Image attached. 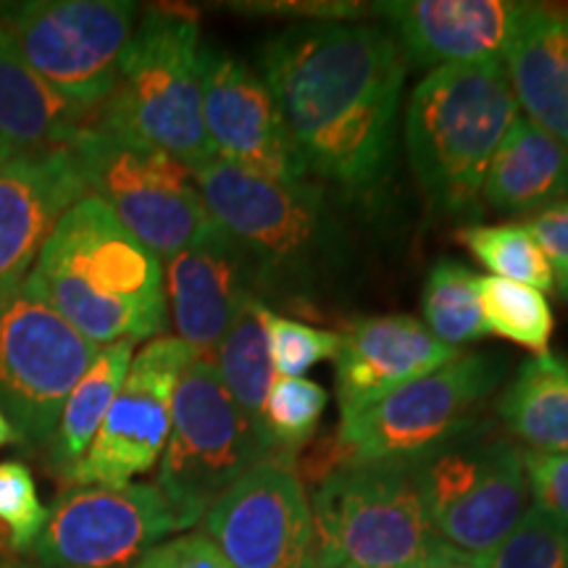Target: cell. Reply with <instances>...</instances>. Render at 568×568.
<instances>
[{"label":"cell","mask_w":568,"mask_h":568,"mask_svg":"<svg viewBox=\"0 0 568 568\" xmlns=\"http://www.w3.org/2000/svg\"><path fill=\"white\" fill-rule=\"evenodd\" d=\"M203 124L213 155L276 182L308 180L272 90L245 61L203 51Z\"/></svg>","instance_id":"16"},{"label":"cell","mask_w":568,"mask_h":568,"mask_svg":"<svg viewBox=\"0 0 568 568\" xmlns=\"http://www.w3.org/2000/svg\"><path fill=\"white\" fill-rule=\"evenodd\" d=\"M316 568H443L468 560L439 539L408 464H347L311 497Z\"/></svg>","instance_id":"6"},{"label":"cell","mask_w":568,"mask_h":568,"mask_svg":"<svg viewBox=\"0 0 568 568\" xmlns=\"http://www.w3.org/2000/svg\"><path fill=\"white\" fill-rule=\"evenodd\" d=\"M172 531L155 485L74 487L48 508L32 556L42 568H130Z\"/></svg>","instance_id":"15"},{"label":"cell","mask_w":568,"mask_h":568,"mask_svg":"<svg viewBox=\"0 0 568 568\" xmlns=\"http://www.w3.org/2000/svg\"><path fill=\"white\" fill-rule=\"evenodd\" d=\"M468 564L477 568H568V524L529 503L514 531L487 556Z\"/></svg>","instance_id":"31"},{"label":"cell","mask_w":568,"mask_h":568,"mask_svg":"<svg viewBox=\"0 0 568 568\" xmlns=\"http://www.w3.org/2000/svg\"><path fill=\"white\" fill-rule=\"evenodd\" d=\"M406 71L393 34L355 21H303L261 48V80L305 172L355 193L393 159Z\"/></svg>","instance_id":"1"},{"label":"cell","mask_w":568,"mask_h":568,"mask_svg":"<svg viewBox=\"0 0 568 568\" xmlns=\"http://www.w3.org/2000/svg\"><path fill=\"white\" fill-rule=\"evenodd\" d=\"M456 240L487 268L489 276L524 284L542 295L556 290L548 258L539 251L527 224H466L456 232Z\"/></svg>","instance_id":"28"},{"label":"cell","mask_w":568,"mask_h":568,"mask_svg":"<svg viewBox=\"0 0 568 568\" xmlns=\"http://www.w3.org/2000/svg\"><path fill=\"white\" fill-rule=\"evenodd\" d=\"M408 468L439 539L468 560L495 550L529 508L524 450L489 418Z\"/></svg>","instance_id":"8"},{"label":"cell","mask_w":568,"mask_h":568,"mask_svg":"<svg viewBox=\"0 0 568 568\" xmlns=\"http://www.w3.org/2000/svg\"><path fill=\"white\" fill-rule=\"evenodd\" d=\"M130 568H232L205 535H184L155 545Z\"/></svg>","instance_id":"36"},{"label":"cell","mask_w":568,"mask_h":568,"mask_svg":"<svg viewBox=\"0 0 568 568\" xmlns=\"http://www.w3.org/2000/svg\"><path fill=\"white\" fill-rule=\"evenodd\" d=\"M201 524L232 568H316L311 497L290 458L255 464Z\"/></svg>","instance_id":"14"},{"label":"cell","mask_w":568,"mask_h":568,"mask_svg":"<svg viewBox=\"0 0 568 568\" xmlns=\"http://www.w3.org/2000/svg\"><path fill=\"white\" fill-rule=\"evenodd\" d=\"M21 568H24V566H21Z\"/></svg>","instance_id":"40"},{"label":"cell","mask_w":568,"mask_h":568,"mask_svg":"<svg viewBox=\"0 0 568 568\" xmlns=\"http://www.w3.org/2000/svg\"><path fill=\"white\" fill-rule=\"evenodd\" d=\"M88 197L69 148L17 153L0 172V287L30 272L42 243Z\"/></svg>","instance_id":"20"},{"label":"cell","mask_w":568,"mask_h":568,"mask_svg":"<svg viewBox=\"0 0 568 568\" xmlns=\"http://www.w3.org/2000/svg\"><path fill=\"white\" fill-rule=\"evenodd\" d=\"M477 297L489 335L529 347L535 355L548 353L556 322L542 293L497 276H477Z\"/></svg>","instance_id":"29"},{"label":"cell","mask_w":568,"mask_h":568,"mask_svg":"<svg viewBox=\"0 0 568 568\" xmlns=\"http://www.w3.org/2000/svg\"><path fill=\"white\" fill-rule=\"evenodd\" d=\"M132 358L134 343L101 347L98 358L92 361V366L63 403L59 424H55L51 443H48V464L63 481L90 450L113 397L124 385Z\"/></svg>","instance_id":"25"},{"label":"cell","mask_w":568,"mask_h":568,"mask_svg":"<svg viewBox=\"0 0 568 568\" xmlns=\"http://www.w3.org/2000/svg\"><path fill=\"white\" fill-rule=\"evenodd\" d=\"M516 119L500 59L429 71L406 111L408 161L429 203L453 216L477 209L489 161Z\"/></svg>","instance_id":"4"},{"label":"cell","mask_w":568,"mask_h":568,"mask_svg":"<svg viewBox=\"0 0 568 568\" xmlns=\"http://www.w3.org/2000/svg\"><path fill=\"white\" fill-rule=\"evenodd\" d=\"M67 148L84 193L98 197L161 261L216 230L193 174L172 155L122 138L98 119Z\"/></svg>","instance_id":"9"},{"label":"cell","mask_w":568,"mask_h":568,"mask_svg":"<svg viewBox=\"0 0 568 568\" xmlns=\"http://www.w3.org/2000/svg\"><path fill=\"white\" fill-rule=\"evenodd\" d=\"M95 119V111L69 103L42 82L0 30V140L6 145L19 153L67 148Z\"/></svg>","instance_id":"22"},{"label":"cell","mask_w":568,"mask_h":568,"mask_svg":"<svg viewBox=\"0 0 568 568\" xmlns=\"http://www.w3.org/2000/svg\"><path fill=\"white\" fill-rule=\"evenodd\" d=\"M48 508L38 497L32 471L21 460L0 464V531L13 552H30L45 527Z\"/></svg>","instance_id":"33"},{"label":"cell","mask_w":568,"mask_h":568,"mask_svg":"<svg viewBox=\"0 0 568 568\" xmlns=\"http://www.w3.org/2000/svg\"><path fill=\"white\" fill-rule=\"evenodd\" d=\"M258 303L261 301L251 303L245 314H240L237 322L230 326V332L213 351L211 361L232 400L258 429H264V406L276 374L272 355H268L266 332L258 322V314H255Z\"/></svg>","instance_id":"26"},{"label":"cell","mask_w":568,"mask_h":568,"mask_svg":"<svg viewBox=\"0 0 568 568\" xmlns=\"http://www.w3.org/2000/svg\"><path fill=\"white\" fill-rule=\"evenodd\" d=\"M126 0H34L0 9V30L42 82L84 111H101L138 27Z\"/></svg>","instance_id":"11"},{"label":"cell","mask_w":568,"mask_h":568,"mask_svg":"<svg viewBox=\"0 0 568 568\" xmlns=\"http://www.w3.org/2000/svg\"><path fill=\"white\" fill-rule=\"evenodd\" d=\"M98 353L24 280L0 287V410L19 443H51L63 403Z\"/></svg>","instance_id":"12"},{"label":"cell","mask_w":568,"mask_h":568,"mask_svg":"<svg viewBox=\"0 0 568 568\" xmlns=\"http://www.w3.org/2000/svg\"><path fill=\"white\" fill-rule=\"evenodd\" d=\"M568 197V148L518 116L489 161L481 201L503 213L542 211Z\"/></svg>","instance_id":"23"},{"label":"cell","mask_w":568,"mask_h":568,"mask_svg":"<svg viewBox=\"0 0 568 568\" xmlns=\"http://www.w3.org/2000/svg\"><path fill=\"white\" fill-rule=\"evenodd\" d=\"M11 443H19L17 439V432H13V426L9 418H6L3 410H0V447L11 445Z\"/></svg>","instance_id":"37"},{"label":"cell","mask_w":568,"mask_h":568,"mask_svg":"<svg viewBox=\"0 0 568 568\" xmlns=\"http://www.w3.org/2000/svg\"><path fill=\"white\" fill-rule=\"evenodd\" d=\"M460 355L429 335L414 316L358 318L339 335L335 385L339 418L355 416L418 376Z\"/></svg>","instance_id":"18"},{"label":"cell","mask_w":568,"mask_h":568,"mask_svg":"<svg viewBox=\"0 0 568 568\" xmlns=\"http://www.w3.org/2000/svg\"><path fill=\"white\" fill-rule=\"evenodd\" d=\"M255 314L266 332L268 355L276 376H290V379H303L322 361H329L337 355L339 332L318 329L297 318L282 316L268 305H255Z\"/></svg>","instance_id":"32"},{"label":"cell","mask_w":568,"mask_h":568,"mask_svg":"<svg viewBox=\"0 0 568 568\" xmlns=\"http://www.w3.org/2000/svg\"><path fill=\"white\" fill-rule=\"evenodd\" d=\"M506 372V355L460 353L450 364L343 418L339 443L353 464H414L481 422L485 403L503 385Z\"/></svg>","instance_id":"10"},{"label":"cell","mask_w":568,"mask_h":568,"mask_svg":"<svg viewBox=\"0 0 568 568\" xmlns=\"http://www.w3.org/2000/svg\"><path fill=\"white\" fill-rule=\"evenodd\" d=\"M422 314L429 335L453 351L489 335L479 308L477 274L453 258H439L426 274Z\"/></svg>","instance_id":"27"},{"label":"cell","mask_w":568,"mask_h":568,"mask_svg":"<svg viewBox=\"0 0 568 568\" xmlns=\"http://www.w3.org/2000/svg\"><path fill=\"white\" fill-rule=\"evenodd\" d=\"M197 355L180 337H155L134 355L71 487H124L159 464L172 429L174 393Z\"/></svg>","instance_id":"13"},{"label":"cell","mask_w":568,"mask_h":568,"mask_svg":"<svg viewBox=\"0 0 568 568\" xmlns=\"http://www.w3.org/2000/svg\"><path fill=\"white\" fill-rule=\"evenodd\" d=\"M266 458L276 453L264 429L232 400L213 361L195 358L176 385L172 429L155 479L176 529L201 524L205 510Z\"/></svg>","instance_id":"7"},{"label":"cell","mask_w":568,"mask_h":568,"mask_svg":"<svg viewBox=\"0 0 568 568\" xmlns=\"http://www.w3.org/2000/svg\"><path fill=\"white\" fill-rule=\"evenodd\" d=\"M326 389L311 379L276 376L264 406V432L276 458L293 460L316 437L326 408Z\"/></svg>","instance_id":"30"},{"label":"cell","mask_w":568,"mask_h":568,"mask_svg":"<svg viewBox=\"0 0 568 568\" xmlns=\"http://www.w3.org/2000/svg\"><path fill=\"white\" fill-rule=\"evenodd\" d=\"M17 153H19V151H13L11 145H6V142L0 140V172H3V169H6V163H9V161H11L13 155H17Z\"/></svg>","instance_id":"38"},{"label":"cell","mask_w":568,"mask_h":568,"mask_svg":"<svg viewBox=\"0 0 568 568\" xmlns=\"http://www.w3.org/2000/svg\"><path fill=\"white\" fill-rule=\"evenodd\" d=\"M163 287L176 337L197 358H211L240 314L261 301L251 261L219 224L166 261Z\"/></svg>","instance_id":"17"},{"label":"cell","mask_w":568,"mask_h":568,"mask_svg":"<svg viewBox=\"0 0 568 568\" xmlns=\"http://www.w3.org/2000/svg\"><path fill=\"white\" fill-rule=\"evenodd\" d=\"M203 51L190 13L148 11L126 42L98 122L172 155L190 174L201 172L216 159L203 124Z\"/></svg>","instance_id":"5"},{"label":"cell","mask_w":568,"mask_h":568,"mask_svg":"<svg viewBox=\"0 0 568 568\" xmlns=\"http://www.w3.org/2000/svg\"><path fill=\"white\" fill-rule=\"evenodd\" d=\"M527 226L548 258L556 293L568 301V197L539 211Z\"/></svg>","instance_id":"34"},{"label":"cell","mask_w":568,"mask_h":568,"mask_svg":"<svg viewBox=\"0 0 568 568\" xmlns=\"http://www.w3.org/2000/svg\"><path fill=\"white\" fill-rule=\"evenodd\" d=\"M443 568H477V566H471L468 560H456V564H447Z\"/></svg>","instance_id":"39"},{"label":"cell","mask_w":568,"mask_h":568,"mask_svg":"<svg viewBox=\"0 0 568 568\" xmlns=\"http://www.w3.org/2000/svg\"><path fill=\"white\" fill-rule=\"evenodd\" d=\"M376 17L416 67H450L500 59L524 3L516 0H387Z\"/></svg>","instance_id":"19"},{"label":"cell","mask_w":568,"mask_h":568,"mask_svg":"<svg viewBox=\"0 0 568 568\" xmlns=\"http://www.w3.org/2000/svg\"><path fill=\"white\" fill-rule=\"evenodd\" d=\"M500 61L518 111L568 148V6L524 3Z\"/></svg>","instance_id":"21"},{"label":"cell","mask_w":568,"mask_h":568,"mask_svg":"<svg viewBox=\"0 0 568 568\" xmlns=\"http://www.w3.org/2000/svg\"><path fill=\"white\" fill-rule=\"evenodd\" d=\"M205 211L251 261L261 303L318 316L316 303L337 287L345 237L322 184L276 182L213 159L193 174Z\"/></svg>","instance_id":"3"},{"label":"cell","mask_w":568,"mask_h":568,"mask_svg":"<svg viewBox=\"0 0 568 568\" xmlns=\"http://www.w3.org/2000/svg\"><path fill=\"white\" fill-rule=\"evenodd\" d=\"M497 418L524 453H568V358L539 353L524 361L497 400Z\"/></svg>","instance_id":"24"},{"label":"cell","mask_w":568,"mask_h":568,"mask_svg":"<svg viewBox=\"0 0 568 568\" xmlns=\"http://www.w3.org/2000/svg\"><path fill=\"white\" fill-rule=\"evenodd\" d=\"M524 458H527L531 503L568 524V453L566 456L524 453Z\"/></svg>","instance_id":"35"},{"label":"cell","mask_w":568,"mask_h":568,"mask_svg":"<svg viewBox=\"0 0 568 568\" xmlns=\"http://www.w3.org/2000/svg\"><path fill=\"white\" fill-rule=\"evenodd\" d=\"M24 287L98 347L138 345L166 326L161 258L92 195L59 219Z\"/></svg>","instance_id":"2"}]
</instances>
